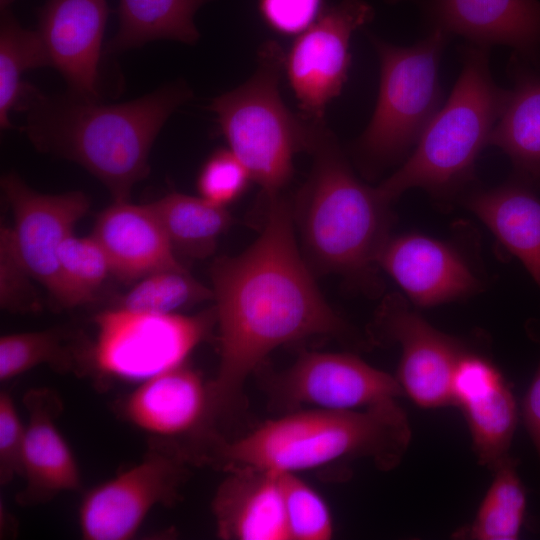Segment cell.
<instances>
[{"label": "cell", "instance_id": "6da1fadb", "mask_svg": "<svg viewBox=\"0 0 540 540\" xmlns=\"http://www.w3.org/2000/svg\"><path fill=\"white\" fill-rule=\"evenodd\" d=\"M266 223L236 256L214 260L210 275L219 332V366L209 383L212 412L239 402L249 375L277 347L349 329L320 292L296 237L292 203L267 197Z\"/></svg>", "mask_w": 540, "mask_h": 540}, {"label": "cell", "instance_id": "7a4b0ae2", "mask_svg": "<svg viewBox=\"0 0 540 540\" xmlns=\"http://www.w3.org/2000/svg\"><path fill=\"white\" fill-rule=\"evenodd\" d=\"M192 95L177 80L132 101L103 104L25 83L14 110L24 114L21 130L38 151L81 165L114 201H126L149 174V152L160 130Z\"/></svg>", "mask_w": 540, "mask_h": 540}, {"label": "cell", "instance_id": "3957f363", "mask_svg": "<svg viewBox=\"0 0 540 540\" xmlns=\"http://www.w3.org/2000/svg\"><path fill=\"white\" fill-rule=\"evenodd\" d=\"M305 151L313 165L292 210L306 262L315 273L374 282L390 239L391 202L356 177L324 122L315 126Z\"/></svg>", "mask_w": 540, "mask_h": 540}, {"label": "cell", "instance_id": "277c9868", "mask_svg": "<svg viewBox=\"0 0 540 540\" xmlns=\"http://www.w3.org/2000/svg\"><path fill=\"white\" fill-rule=\"evenodd\" d=\"M410 440L408 418L394 399L359 410L293 412L223 443L218 456L227 470L297 473L359 457L390 470L400 463Z\"/></svg>", "mask_w": 540, "mask_h": 540}, {"label": "cell", "instance_id": "5b68a950", "mask_svg": "<svg viewBox=\"0 0 540 540\" xmlns=\"http://www.w3.org/2000/svg\"><path fill=\"white\" fill-rule=\"evenodd\" d=\"M490 48L466 43L456 83L402 165L376 188L393 202L411 188L437 198L461 193L475 179V164L502 111L507 89L489 65Z\"/></svg>", "mask_w": 540, "mask_h": 540}, {"label": "cell", "instance_id": "8992f818", "mask_svg": "<svg viewBox=\"0 0 540 540\" xmlns=\"http://www.w3.org/2000/svg\"><path fill=\"white\" fill-rule=\"evenodd\" d=\"M380 63L377 103L364 132L353 145L362 170L374 176L405 159L443 105L439 64L451 37L440 29L411 46L368 34Z\"/></svg>", "mask_w": 540, "mask_h": 540}, {"label": "cell", "instance_id": "52a82bcc", "mask_svg": "<svg viewBox=\"0 0 540 540\" xmlns=\"http://www.w3.org/2000/svg\"><path fill=\"white\" fill-rule=\"evenodd\" d=\"M284 60L276 42L264 43L254 74L209 106L229 149L266 197L282 193L293 175L294 155L306 149L318 123L292 113L284 104L279 91Z\"/></svg>", "mask_w": 540, "mask_h": 540}, {"label": "cell", "instance_id": "ba28073f", "mask_svg": "<svg viewBox=\"0 0 540 540\" xmlns=\"http://www.w3.org/2000/svg\"><path fill=\"white\" fill-rule=\"evenodd\" d=\"M88 363L101 375L142 382L184 364L216 323V312L186 316L109 309L95 316Z\"/></svg>", "mask_w": 540, "mask_h": 540}, {"label": "cell", "instance_id": "9c48e42d", "mask_svg": "<svg viewBox=\"0 0 540 540\" xmlns=\"http://www.w3.org/2000/svg\"><path fill=\"white\" fill-rule=\"evenodd\" d=\"M373 17L365 0H341L298 35L285 55L284 69L304 118L324 121L327 105L348 77L351 37Z\"/></svg>", "mask_w": 540, "mask_h": 540}, {"label": "cell", "instance_id": "30bf717a", "mask_svg": "<svg viewBox=\"0 0 540 540\" xmlns=\"http://www.w3.org/2000/svg\"><path fill=\"white\" fill-rule=\"evenodd\" d=\"M180 457L149 452L140 462L89 490L78 510L81 535L87 540L134 537L157 505L174 504L185 480Z\"/></svg>", "mask_w": 540, "mask_h": 540}, {"label": "cell", "instance_id": "8fae6325", "mask_svg": "<svg viewBox=\"0 0 540 540\" xmlns=\"http://www.w3.org/2000/svg\"><path fill=\"white\" fill-rule=\"evenodd\" d=\"M1 188L14 218L10 227L15 252L34 280L64 308L65 294L58 251L87 214L90 201L81 191L42 194L30 188L17 174L1 178Z\"/></svg>", "mask_w": 540, "mask_h": 540}, {"label": "cell", "instance_id": "7c38bea8", "mask_svg": "<svg viewBox=\"0 0 540 540\" xmlns=\"http://www.w3.org/2000/svg\"><path fill=\"white\" fill-rule=\"evenodd\" d=\"M372 335L401 348L396 379L403 392L422 408L451 404L454 368L465 352L462 344L432 327L398 294L385 297L373 323Z\"/></svg>", "mask_w": 540, "mask_h": 540}, {"label": "cell", "instance_id": "4fadbf2b", "mask_svg": "<svg viewBox=\"0 0 540 540\" xmlns=\"http://www.w3.org/2000/svg\"><path fill=\"white\" fill-rule=\"evenodd\" d=\"M276 397L290 406L359 410L394 400L404 392L398 380L348 353L303 352L276 377Z\"/></svg>", "mask_w": 540, "mask_h": 540}, {"label": "cell", "instance_id": "5bb4252c", "mask_svg": "<svg viewBox=\"0 0 540 540\" xmlns=\"http://www.w3.org/2000/svg\"><path fill=\"white\" fill-rule=\"evenodd\" d=\"M109 7L106 0H47L38 12V31L51 67L68 92L100 101L101 46Z\"/></svg>", "mask_w": 540, "mask_h": 540}, {"label": "cell", "instance_id": "9a60e30c", "mask_svg": "<svg viewBox=\"0 0 540 540\" xmlns=\"http://www.w3.org/2000/svg\"><path fill=\"white\" fill-rule=\"evenodd\" d=\"M431 29L467 43L514 49L536 64L540 55V2L538 0H422Z\"/></svg>", "mask_w": 540, "mask_h": 540}, {"label": "cell", "instance_id": "2e32d148", "mask_svg": "<svg viewBox=\"0 0 540 540\" xmlns=\"http://www.w3.org/2000/svg\"><path fill=\"white\" fill-rule=\"evenodd\" d=\"M378 265L421 307L462 298L479 287L478 279L454 246L418 233L390 237Z\"/></svg>", "mask_w": 540, "mask_h": 540}, {"label": "cell", "instance_id": "e0dca14e", "mask_svg": "<svg viewBox=\"0 0 540 540\" xmlns=\"http://www.w3.org/2000/svg\"><path fill=\"white\" fill-rule=\"evenodd\" d=\"M91 235L104 250L111 273L124 282L184 268L149 204L114 201L99 214Z\"/></svg>", "mask_w": 540, "mask_h": 540}, {"label": "cell", "instance_id": "ac0fdd59", "mask_svg": "<svg viewBox=\"0 0 540 540\" xmlns=\"http://www.w3.org/2000/svg\"><path fill=\"white\" fill-rule=\"evenodd\" d=\"M29 413L25 424L21 475L23 503H40L78 490L81 474L75 456L56 425L57 397L47 390L30 391L25 399Z\"/></svg>", "mask_w": 540, "mask_h": 540}, {"label": "cell", "instance_id": "d6986e66", "mask_svg": "<svg viewBox=\"0 0 540 540\" xmlns=\"http://www.w3.org/2000/svg\"><path fill=\"white\" fill-rule=\"evenodd\" d=\"M212 502L217 535L227 540H289L278 473L228 469Z\"/></svg>", "mask_w": 540, "mask_h": 540}, {"label": "cell", "instance_id": "ffe728a7", "mask_svg": "<svg viewBox=\"0 0 540 540\" xmlns=\"http://www.w3.org/2000/svg\"><path fill=\"white\" fill-rule=\"evenodd\" d=\"M452 404L462 410L479 464L493 470L509 455L518 421L516 401L495 365L463 371L453 384Z\"/></svg>", "mask_w": 540, "mask_h": 540}, {"label": "cell", "instance_id": "44dd1931", "mask_svg": "<svg viewBox=\"0 0 540 540\" xmlns=\"http://www.w3.org/2000/svg\"><path fill=\"white\" fill-rule=\"evenodd\" d=\"M210 413L209 383L185 364L140 382L124 403L134 426L162 437L187 434Z\"/></svg>", "mask_w": 540, "mask_h": 540}, {"label": "cell", "instance_id": "7402d4cb", "mask_svg": "<svg viewBox=\"0 0 540 540\" xmlns=\"http://www.w3.org/2000/svg\"><path fill=\"white\" fill-rule=\"evenodd\" d=\"M465 206L525 266L540 287V198L514 178L490 189L468 192Z\"/></svg>", "mask_w": 540, "mask_h": 540}, {"label": "cell", "instance_id": "603a6c76", "mask_svg": "<svg viewBox=\"0 0 540 540\" xmlns=\"http://www.w3.org/2000/svg\"><path fill=\"white\" fill-rule=\"evenodd\" d=\"M508 72L513 87L490 135L489 145L511 160L516 179L540 189V74L512 56Z\"/></svg>", "mask_w": 540, "mask_h": 540}, {"label": "cell", "instance_id": "cb8c5ba5", "mask_svg": "<svg viewBox=\"0 0 540 540\" xmlns=\"http://www.w3.org/2000/svg\"><path fill=\"white\" fill-rule=\"evenodd\" d=\"M211 1L119 0V28L106 51L123 52L159 39L194 44L200 37L194 16Z\"/></svg>", "mask_w": 540, "mask_h": 540}, {"label": "cell", "instance_id": "d4e9b609", "mask_svg": "<svg viewBox=\"0 0 540 540\" xmlns=\"http://www.w3.org/2000/svg\"><path fill=\"white\" fill-rule=\"evenodd\" d=\"M149 206L161 223L174 252L190 258L211 256L218 239L233 223L226 207L202 197L170 193L149 203Z\"/></svg>", "mask_w": 540, "mask_h": 540}, {"label": "cell", "instance_id": "484cf974", "mask_svg": "<svg viewBox=\"0 0 540 540\" xmlns=\"http://www.w3.org/2000/svg\"><path fill=\"white\" fill-rule=\"evenodd\" d=\"M517 460L505 458L492 471L493 481L472 523L454 534L472 540H515L524 523L527 496L517 472Z\"/></svg>", "mask_w": 540, "mask_h": 540}, {"label": "cell", "instance_id": "4316f807", "mask_svg": "<svg viewBox=\"0 0 540 540\" xmlns=\"http://www.w3.org/2000/svg\"><path fill=\"white\" fill-rule=\"evenodd\" d=\"M51 67L50 58L38 30L21 26L9 9L0 21V126L13 127L9 114L15 109L25 86L24 72Z\"/></svg>", "mask_w": 540, "mask_h": 540}, {"label": "cell", "instance_id": "83f0119b", "mask_svg": "<svg viewBox=\"0 0 540 540\" xmlns=\"http://www.w3.org/2000/svg\"><path fill=\"white\" fill-rule=\"evenodd\" d=\"M213 298L212 289L196 280L186 268L166 269L138 280L114 308L131 312L173 314Z\"/></svg>", "mask_w": 540, "mask_h": 540}, {"label": "cell", "instance_id": "f1b7e54d", "mask_svg": "<svg viewBox=\"0 0 540 540\" xmlns=\"http://www.w3.org/2000/svg\"><path fill=\"white\" fill-rule=\"evenodd\" d=\"M67 335L60 330L21 332L0 339V380L7 381L41 364L69 369L79 362Z\"/></svg>", "mask_w": 540, "mask_h": 540}, {"label": "cell", "instance_id": "f546056e", "mask_svg": "<svg viewBox=\"0 0 540 540\" xmlns=\"http://www.w3.org/2000/svg\"><path fill=\"white\" fill-rule=\"evenodd\" d=\"M58 261L65 294L64 308H73L94 299L111 273L108 258L91 235L71 234L61 244Z\"/></svg>", "mask_w": 540, "mask_h": 540}, {"label": "cell", "instance_id": "4dcf8cb0", "mask_svg": "<svg viewBox=\"0 0 540 540\" xmlns=\"http://www.w3.org/2000/svg\"><path fill=\"white\" fill-rule=\"evenodd\" d=\"M289 540H328L334 525L322 496L297 473H278Z\"/></svg>", "mask_w": 540, "mask_h": 540}, {"label": "cell", "instance_id": "1f68e13d", "mask_svg": "<svg viewBox=\"0 0 540 540\" xmlns=\"http://www.w3.org/2000/svg\"><path fill=\"white\" fill-rule=\"evenodd\" d=\"M32 276L17 256L10 227L0 230V305L10 312H36L41 308L40 297L32 284Z\"/></svg>", "mask_w": 540, "mask_h": 540}, {"label": "cell", "instance_id": "d6a6232c", "mask_svg": "<svg viewBox=\"0 0 540 540\" xmlns=\"http://www.w3.org/2000/svg\"><path fill=\"white\" fill-rule=\"evenodd\" d=\"M251 176L230 149L216 150L204 163L197 179L202 198L226 207L247 188Z\"/></svg>", "mask_w": 540, "mask_h": 540}, {"label": "cell", "instance_id": "836d02e7", "mask_svg": "<svg viewBox=\"0 0 540 540\" xmlns=\"http://www.w3.org/2000/svg\"><path fill=\"white\" fill-rule=\"evenodd\" d=\"M25 424L13 398L5 391L0 394V480L9 483L21 475Z\"/></svg>", "mask_w": 540, "mask_h": 540}, {"label": "cell", "instance_id": "e575fe53", "mask_svg": "<svg viewBox=\"0 0 540 540\" xmlns=\"http://www.w3.org/2000/svg\"><path fill=\"white\" fill-rule=\"evenodd\" d=\"M323 0H259L263 20L283 35H299L321 15Z\"/></svg>", "mask_w": 540, "mask_h": 540}, {"label": "cell", "instance_id": "d590c367", "mask_svg": "<svg viewBox=\"0 0 540 540\" xmlns=\"http://www.w3.org/2000/svg\"><path fill=\"white\" fill-rule=\"evenodd\" d=\"M522 413L540 459V362L523 399Z\"/></svg>", "mask_w": 540, "mask_h": 540}, {"label": "cell", "instance_id": "8d00e7d4", "mask_svg": "<svg viewBox=\"0 0 540 540\" xmlns=\"http://www.w3.org/2000/svg\"><path fill=\"white\" fill-rule=\"evenodd\" d=\"M17 0H0V9L1 11L9 9L10 5H12Z\"/></svg>", "mask_w": 540, "mask_h": 540}]
</instances>
